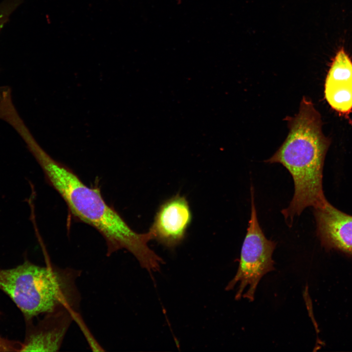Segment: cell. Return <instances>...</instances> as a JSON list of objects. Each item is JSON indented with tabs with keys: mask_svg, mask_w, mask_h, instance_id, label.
<instances>
[{
	"mask_svg": "<svg viewBox=\"0 0 352 352\" xmlns=\"http://www.w3.org/2000/svg\"><path fill=\"white\" fill-rule=\"evenodd\" d=\"M48 183L57 192L70 212L95 229L104 239L107 256L121 249L132 254L146 270L154 268L160 257L148 245L151 233L133 230L105 200L98 188L87 186L69 168L50 156L39 144L30 150Z\"/></svg>",
	"mask_w": 352,
	"mask_h": 352,
	"instance_id": "cell-1",
	"label": "cell"
},
{
	"mask_svg": "<svg viewBox=\"0 0 352 352\" xmlns=\"http://www.w3.org/2000/svg\"><path fill=\"white\" fill-rule=\"evenodd\" d=\"M81 271L28 260L17 266L0 269V289L20 309L27 322L40 314L62 309L77 312L81 296L76 280Z\"/></svg>",
	"mask_w": 352,
	"mask_h": 352,
	"instance_id": "cell-2",
	"label": "cell"
},
{
	"mask_svg": "<svg viewBox=\"0 0 352 352\" xmlns=\"http://www.w3.org/2000/svg\"><path fill=\"white\" fill-rule=\"evenodd\" d=\"M286 119L289 130L288 135L265 162L282 164L291 175L295 188H315L322 183L324 159L329 145L322 132L320 114L311 102L303 97L298 113Z\"/></svg>",
	"mask_w": 352,
	"mask_h": 352,
	"instance_id": "cell-3",
	"label": "cell"
},
{
	"mask_svg": "<svg viewBox=\"0 0 352 352\" xmlns=\"http://www.w3.org/2000/svg\"><path fill=\"white\" fill-rule=\"evenodd\" d=\"M251 215L241 249L237 272L228 283L225 289H232L239 283L235 296L239 300L245 288L247 291L243 298L253 301L257 285L262 277L274 269L272 253L276 243L265 236L258 221L254 201V191L251 186Z\"/></svg>",
	"mask_w": 352,
	"mask_h": 352,
	"instance_id": "cell-4",
	"label": "cell"
},
{
	"mask_svg": "<svg viewBox=\"0 0 352 352\" xmlns=\"http://www.w3.org/2000/svg\"><path fill=\"white\" fill-rule=\"evenodd\" d=\"M192 220L189 202L178 193L161 203L149 231L153 240L173 249L185 239Z\"/></svg>",
	"mask_w": 352,
	"mask_h": 352,
	"instance_id": "cell-5",
	"label": "cell"
},
{
	"mask_svg": "<svg viewBox=\"0 0 352 352\" xmlns=\"http://www.w3.org/2000/svg\"><path fill=\"white\" fill-rule=\"evenodd\" d=\"M78 312L62 309L44 314L37 324L27 322V330L20 351H58Z\"/></svg>",
	"mask_w": 352,
	"mask_h": 352,
	"instance_id": "cell-6",
	"label": "cell"
},
{
	"mask_svg": "<svg viewBox=\"0 0 352 352\" xmlns=\"http://www.w3.org/2000/svg\"><path fill=\"white\" fill-rule=\"evenodd\" d=\"M317 235L327 249L352 257V216L339 210L328 201L314 208Z\"/></svg>",
	"mask_w": 352,
	"mask_h": 352,
	"instance_id": "cell-7",
	"label": "cell"
},
{
	"mask_svg": "<svg viewBox=\"0 0 352 352\" xmlns=\"http://www.w3.org/2000/svg\"><path fill=\"white\" fill-rule=\"evenodd\" d=\"M325 97L334 110L348 113L352 110V62L342 48L336 53L325 84Z\"/></svg>",
	"mask_w": 352,
	"mask_h": 352,
	"instance_id": "cell-8",
	"label": "cell"
},
{
	"mask_svg": "<svg viewBox=\"0 0 352 352\" xmlns=\"http://www.w3.org/2000/svg\"><path fill=\"white\" fill-rule=\"evenodd\" d=\"M22 1V0H4L0 4V31Z\"/></svg>",
	"mask_w": 352,
	"mask_h": 352,
	"instance_id": "cell-9",
	"label": "cell"
},
{
	"mask_svg": "<svg viewBox=\"0 0 352 352\" xmlns=\"http://www.w3.org/2000/svg\"><path fill=\"white\" fill-rule=\"evenodd\" d=\"M21 344L19 342L7 339L0 335V352L20 351Z\"/></svg>",
	"mask_w": 352,
	"mask_h": 352,
	"instance_id": "cell-10",
	"label": "cell"
},
{
	"mask_svg": "<svg viewBox=\"0 0 352 352\" xmlns=\"http://www.w3.org/2000/svg\"><path fill=\"white\" fill-rule=\"evenodd\" d=\"M30 137H32V136H31V137H28V138H27V139H26V140H25V142H26V140H27V139H28V138H30Z\"/></svg>",
	"mask_w": 352,
	"mask_h": 352,
	"instance_id": "cell-11",
	"label": "cell"
}]
</instances>
